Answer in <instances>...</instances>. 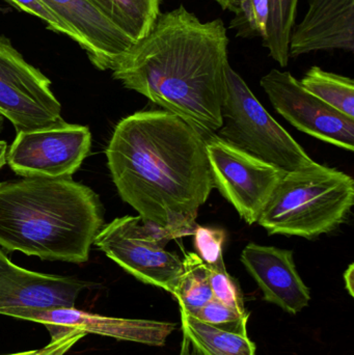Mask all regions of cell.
Masks as SVG:
<instances>
[{
	"instance_id": "7402d4cb",
	"label": "cell",
	"mask_w": 354,
	"mask_h": 355,
	"mask_svg": "<svg viewBox=\"0 0 354 355\" xmlns=\"http://www.w3.org/2000/svg\"><path fill=\"white\" fill-rule=\"evenodd\" d=\"M249 316V314H242L213 298L201 309L197 316L193 317L215 329L237 335L247 336Z\"/></svg>"
},
{
	"instance_id": "6da1fadb",
	"label": "cell",
	"mask_w": 354,
	"mask_h": 355,
	"mask_svg": "<svg viewBox=\"0 0 354 355\" xmlns=\"http://www.w3.org/2000/svg\"><path fill=\"white\" fill-rule=\"evenodd\" d=\"M122 200L170 240L193 235L200 208L214 188L205 137L166 110L123 119L106 149Z\"/></svg>"
},
{
	"instance_id": "f546056e",
	"label": "cell",
	"mask_w": 354,
	"mask_h": 355,
	"mask_svg": "<svg viewBox=\"0 0 354 355\" xmlns=\"http://www.w3.org/2000/svg\"><path fill=\"white\" fill-rule=\"evenodd\" d=\"M6 149H8V145L6 141H0V170L6 164V154H8Z\"/></svg>"
},
{
	"instance_id": "603a6c76",
	"label": "cell",
	"mask_w": 354,
	"mask_h": 355,
	"mask_svg": "<svg viewBox=\"0 0 354 355\" xmlns=\"http://www.w3.org/2000/svg\"><path fill=\"white\" fill-rule=\"evenodd\" d=\"M207 267L214 300L235 309L242 314H249L245 306L240 286L234 277L229 275L224 263L215 266L207 265Z\"/></svg>"
},
{
	"instance_id": "ac0fdd59",
	"label": "cell",
	"mask_w": 354,
	"mask_h": 355,
	"mask_svg": "<svg viewBox=\"0 0 354 355\" xmlns=\"http://www.w3.org/2000/svg\"><path fill=\"white\" fill-rule=\"evenodd\" d=\"M172 295L178 300L180 311L191 316H197L213 300L207 265L195 252H185L182 273Z\"/></svg>"
},
{
	"instance_id": "8fae6325",
	"label": "cell",
	"mask_w": 354,
	"mask_h": 355,
	"mask_svg": "<svg viewBox=\"0 0 354 355\" xmlns=\"http://www.w3.org/2000/svg\"><path fill=\"white\" fill-rule=\"evenodd\" d=\"M0 315L43 324L49 331L51 341L76 331L160 347L166 345V339L176 329L175 323L114 318L83 312L76 308H16L3 311Z\"/></svg>"
},
{
	"instance_id": "cb8c5ba5",
	"label": "cell",
	"mask_w": 354,
	"mask_h": 355,
	"mask_svg": "<svg viewBox=\"0 0 354 355\" xmlns=\"http://www.w3.org/2000/svg\"><path fill=\"white\" fill-rule=\"evenodd\" d=\"M197 254L209 266L224 262V245L227 239L224 230L197 225L193 232Z\"/></svg>"
},
{
	"instance_id": "7a4b0ae2",
	"label": "cell",
	"mask_w": 354,
	"mask_h": 355,
	"mask_svg": "<svg viewBox=\"0 0 354 355\" xmlns=\"http://www.w3.org/2000/svg\"><path fill=\"white\" fill-rule=\"evenodd\" d=\"M229 44L222 19L202 22L181 4L159 15L112 77L209 137L222 124Z\"/></svg>"
},
{
	"instance_id": "3957f363",
	"label": "cell",
	"mask_w": 354,
	"mask_h": 355,
	"mask_svg": "<svg viewBox=\"0 0 354 355\" xmlns=\"http://www.w3.org/2000/svg\"><path fill=\"white\" fill-rule=\"evenodd\" d=\"M103 225L98 194L71 177L0 182V246L10 252L82 264Z\"/></svg>"
},
{
	"instance_id": "9c48e42d",
	"label": "cell",
	"mask_w": 354,
	"mask_h": 355,
	"mask_svg": "<svg viewBox=\"0 0 354 355\" xmlns=\"http://www.w3.org/2000/svg\"><path fill=\"white\" fill-rule=\"evenodd\" d=\"M260 85L274 110L297 130L353 152L354 119L318 99L290 72L274 69L262 77Z\"/></svg>"
},
{
	"instance_id": "e0dca14e",
	"label": "cell",
	"mask_w": 354,
	"mask_h": 355,
	"mask_svg": "<svg viewBox=\"0 0 354 355\" xmlns=\"http://www.w3.org/2000/svg\"><path fill=\"white\" fill-rule=\"evenodd\" d=\"M183 336L201 355H256V345L247 336L215 329L180 311Z\"/></svg>"
},
{
	"instance_id": "83f0119b",
	"label": "cell",
	"mask_w": 354,
	"mask_h": 355,
	"mask_svg": "<svg viewBox=\"0 0 354 355\" xmlns=\"http://www.w3.org/2000/svg\"><path fill=\"white\" fill-rule=\"evenodd\" d=\"M218 2L224 10H230L232 12H236L238 8V0H214Z\"/></svg>"
},
{
	"instance_id": "4fadbf2b",
	"label": "cell",
	"mask_w": 354,
	"mask_h": 355,
	"mask_svg": "<svg viewBox=\"0 0 354 355\" xmlns=\"http://www.w3.org/2000/svg\"><path fill=\"white\" fill-rule=\"evenodd\" d=\"M66 26L101 71L114 70L134 44L87 0H41Z\"/></svg>"
},
{
	"instance_id": "8992f818",
	"label": "cell",
	"mask_w": 354,
	"mask_h": 355,
	"mask_svg": "<svg viewBox=\"0 0 354 355\" xmlns=\"http://www.w3.org/2000/svg\"><path fill=\"white\" fill-rule=\"evenodd\" d=\"M168 241L159 227L127 215L104 225L94 244L141 283L172 294L182 273L183 260L166 250Z\"/></svg>"
},
{
	"instance_id": "d4e9b609",
	"label": "cell",
	"mask_w": 354,
	"mask_h": 355,
	"mask_svg": "<svg viewBox=\"0 0 354 355\" xmlns=\"http://www.w3.org/2000/svg\"><path fill=\"white\" fill-rule=\"evenodd\" d=\"M6 1L23 12H28L41 19L47 24L48 28L52 29L55 33L68 35L75 41V35L72 31L66 26L41 0H6Z\"/></svg>"
},
{
	"instance_id": "9a60e30c",
	"label": "cell",
	"mask_w": 354,
	"mask_h": 355,
	"mask_svg": "<svg viewBox=\"0 0 354 355\" xmlns=\"http://www.w3.org/2000/svg\"><path fill=\"white\" fill-rule=\"evenodd\" d=\"M309 8L295 25L289 44L290 58L328 50L354 49V0H308Z\"/></svg>"
},
{
	"instance_id": "7c38bea8",
	"label": "cell",
	"mask_w": 354,
	"mask_h": 355,
	"mask_svg": "<svg viewBox=\"0 0 354 355\" xmlns=\"http://www.w3.org/2000/svg\"><path fill=\"white\" fill-rule=\"evenodd\" d=\"M91 284L17 266L0 248V313L10 309L75 308Z\"/></svg>"
},
{
	"instance_id": "5b68a950",
	"label": "cell",
	"mask_w": 354,
	"mask_h": 355,
	"mask_svg": "<svg viewBox=\"0 0 354 355\" xmlns=\"http://www.w3.org/2000/svg\"><path fill=\"white\" fill-rule=\"evenodd\" d=\"M226 77V99L222 108V127L216 132L218 137L285 172L315 162L270 116L230 64Z\"/></svg>"
},
{
	"instance_id": "52a82bcc",
	"label": "cell",
	"mask_w": 354,
	"mask_h": 355,
	"mask_svg": "<svg viewBox=\"0 0 354 355\" xmlns=\"http://www.w3.org/2000/svg\"><path fill=\"white\" fill-rule=\"evenodd\" d=\"M0 114L17 132H33L64 124L51 81L24 60L10 40L0 37Z\"/></svg>"
},
{
	"instance_id": "484cf974",
	"label": "cell",
	"mask_w": 354,
	"mask_h": 355,
	"mask_svg": "<svg viewBox=\"0 0 354 355\" xmlns=\"http://www.w3.org/2000/svg\"><path fill=\"white\" fill-rule=\"evenodd\" d=\"M85 336H87L85 334L72 331V333L67 334V335L60 338V339L50 342L46 347L41 348V349L8 355H64L77 342L80 341Z\"/></svg>"
},
{
	"instance_id": "2e32d148",
	"label": "cell",
	"mask_w": 354,
	"mask_h": 355,
	"mask_svg": "<svg viewBox=\"0 0 354 355\" xmlns=\"http://www.w3.org/2000/svg\"><path fill=\"white\" fill-rule=\"evenodd\" d=\"M133 42L143 39L153 28L161 0H87Z\"/></svg>"
},
{
	"instance_id": "277c9868",
	"label": "cell",
	"mask_w": 354,
	"mask_h": 355,
	"mask_svg": "<svg viewBox=\"0 0 354 355\" xmlns=\"http://www.w3.org/2000/svg\"><path fill=\"white\" fill-rule=\"evenodd\" d=\"M353 202V178L313 162L285 173L258 223L270 235L315 239L338 229Z\"/></svg>"
},
{
	"instance_id": "44dd1931",
	"label": "cell",
	"mask_w": 354,
	"mask_h": 355,
	"mask_svg": "<svg viewBox=\"0 0 354 355\" xmlns=\"http://www.w3.org/2000/svg\"><path fill=\"white\" fill-rule=\"evenodd\" d=\"M268 0H238V8L230 23L236 37H264L267 33Z\"/></svg>"
},
{
	"instance_id": "30bf717a",
	"label": "cell",
	"mask_w": 354,
	"mask_h": 355,
	"mask_svg": "<svg viewBox=\"0 0 354 355\" xmlns=\"http://www.w3.org/2000/svg\"><path fill=\"white\" fill-rule=\"evenodd\" d=\"M91 147L87 126L64 123L33 132H17L6 162L19 176L70 178L79 170Z\"/></svg>"
},
{
	"instance_id": "ffe728a7",
	"label": "cell",
	"mask_w": 354,
	"mask_h": 355,
	"mask_svg": "<svg viewBox=\"0 0 354 355\" xmlns=\"http://www.w3.org/2000/svg\"><path fill=\"white\" fill-rule=\"evenodd\" d=\"M299 0H268L267 33L263 46L281 67L288 66L289 44L295 26Z\"/></svg>"
},
{
	"instance_id": "ba28073f",
	"label": "cell",
	"mask_w": 354,
	"mask_h": 355,
	"mask_svg": "<svg viewBox=\"0 0 354 355\" xmlns=\"http://www.w3.org/2000/svg\"><path fill=\"white\" fill-rule=\"evenodd\" d=\"M214 187L241 218L258 223L285 171L235 147L216 133L205 137Z\"/></svg>"
},
{
	"instance_id": "f1b7e54d",
	"label": "cell",
	"mask_w": 354,
	"mask_h": 355,
	"mask_svg": "<svg viewBox=\"0 0 354 355\" xmlns=\"http://www.w3.org/2000/svg\"><path fill=\"white\" fill-rule=\"evenodd\" d=\"M191 343H189L188 339L185 336H183L182 348H181L180 355H201L199 352H191Z\"/></svg>"
},
{
	"instance_id": "4316f807",
	"label": "cell",
	"mask_w": 354,
	"mask_h": 355,
	"mask_svg": "<svg viewBox=\"0 0 354 355\" xmlns=\"http://www.w3.org/2000/svg\"><path fill=\"white\" fill-rule=\"evenodd\" d=\"M345 288L351 297H354V264H351L344 272Z\"/></svg>"
},
{
	"instance_id": "5bb4252c",
	"label": "cell",
	"mask_w": 354,
	"mask_h": 355,
	"mask_svg": "<svg viewBox=\"0 0 354 355\" xmlns=\"http://www.w3.org/2000/svg\"><path fill=\"white\" fill-rule=\"evenodd\" d=\"M240 261L265 302L292 315L309 304L311 292L297 271L292 250L249 243L243 248Z\"/></svg>"
},
{
	"instance_id": "d6986e66",
	"label": "cell",
	"mask_w": 354,
	"mask_h": 355,
	"mask_svg": "<svg viewBox=\"0 0 354 355\" xmlns=\"http://www.w3.org/2000/svg\"><path fill=\"white\" fill-rule=\"evenodd\" d=\"M301 85L318 99L340 114L354 119V81L353 78L312 67L299 80Z\"/></svg>"
}]
</instances>
